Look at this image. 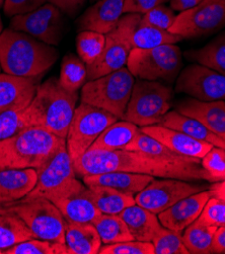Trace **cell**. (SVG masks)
I'll list each match as a JSON object with an SVG mask.
<instances>
[{"mask_svg":"<svg viewBox=\"0 0 225 254\" xmlns=\"http://www.w3.org/2000/svg\"><path fill=\"white\" fill-rule=\"evenodd\" d=\"M78 176L111 171H124L148 174L162 179L210 182V173L201 162L174 163L138 151L130 150H87L73 163Z\"/></svg>","mask_w":225,"mask_h":254,"instance_id":"1","label":"cell"},{"mask_svg":"<svg viewBox=\"0 0 225 254\" xmlns=\"http://www.w3.org/2000/svg\"><path fill=\"white\" fill-rule=\"evenodd\" d=\"M57 50L22 32L7 29L0 35V65L4 73L37 78L51 68Z\"/></svg>","mask_w":225,"mask_h":254,"instance_id":"2","label":"cell"},{"mask_svg":"<svg viewBox=\"0 0 225 254\" xmlns=\"http://www.w3.org/2000/svg\"><path fill=\"white\" fill-rule=\"evenodd\" d=\"M64 145H66L65 139L40 127H30L0 141V170L38 169Z\"/></svg>","mask_w":225,"mask_h":254,"instance_id":"3","label":"cell"},{"mask_svg":"<svg viewBox=\"0 0 225 254\" xmlns=\"http://www.w3.org/2000/svg\"><path fill=\"white\" fill-rule=\"evenodd\" d=\"M78 98V91L65 90L58 79L46 80L38 86L36 95L28 107L33 117L34 127H40L66 140Z\"/></svg>","mask_w":225,"mask_h":254,"instance_id":"4","label":"cell"},{"mask_svg":"<svg viewBox=\"0 0 225 254\" xmlns=\"http://www.w3.org/2000/svg\"><path fill=\"white\" fill-rule=\"evenodd\" d=\"M134 83V76L124 67L85 82L81 88L80 100L82 104L102 109L122 120Z\"/></svg>","mask_w":225,"mask_h":254,"instance_id":"5","label":"cell"},{"mask_svg":"<svg viewBox=\"0 0 225 254\" xmlns=\"http://www.w3.org/2000/svg\"><path fill=\"white\" fill-rule=\"evenodd\" d=\"M127 69L134 77L148 81L174 82L183 66L182 51L176 44L150 49L133 48L127 60Z\"/></svg>","mask_w":225,"mask_h":254,"instance_id":"6","label":"cell"},{"mask_svg":"<svg viewBox=\"0 0 225 254\" xmlns=\"http://www.w3.org/2000/svg\"><path fill=\"white\" fill-rule=\"evenodd\" d=\"M171 88L158 82L135 81L126 112L122 120L138 127L158 125L171 108Z\"/></svg>","mask_w":225,"mask_h":254,"instance_id":"7","label":"cell"},{"mask_svg":"<svg viewBox=\"0 0 225 254\" xmlns=\"http://www.w3.org/2000/svg\"><path fill=\"white\" fill-rule=\"evenodd\" d=\"M4 206L24 221L35 238L65 244L66 220L52 201L45 197L22 198Z\"/></svg>","mask_w":225,"mask_h":254,"instance_id":"8","label":"cell"},{"mask_svg":"<svg viewBox=\"0 0 225 254\" xmlns=\"http://www.w3.org/2000/svg\"><path fill=\"white\" fill-rule=\"evenodd\" d=\"M141 20V14L122 15L116 28L106 35L103 52L91 65L87 66V79L94 80L115 72L127 64L132 47V35Z\"/></svg>","mask_w":225,"mask_h":254,"instance_id":"9","label":"cell"},{"mask_svg":"<svg viewBox=\"0 0 225 254\" xmlns=\"http://www.w3.org/2000/svg\"><path fill=\"white\" fill-rule=\"evenodd\" d=\"M119 121L114 115L86 104H80L74 111L67 137L66 147L74 163L91 147L109 126Z\"/></svg>","mask_w":225,"mask_h":254,"instance_id":"10","label":"cell"},{"mask_svg":"<svg viewBox=\"0 0 225 254\" xmlns=\"http://www.w3.org/2000/svg\"><path fill=\"white\" fill-rule=\"evenodd\" d=\"M225 25V0H203L197 6L180 12L168 30L183 39L215 33Z\"/></svg>","mask_w":225,"mask_h":254,"instance_id":"11","label":"cell"},{"mask_svg":"<svg viewBox=\"0 0 225 254\" xmlns=\"http://www.w3.org/2000/svg\"><path fill=\"white\" fill-rule=\"evenodd\" d=\"M45 198L52 201L69 222L92 223L102 214L94 205L88 187L76 177L48 193Z\"/></svg>","mask_w":225,"mask_h":254,"instance_id":"12","label":"cell"},{"mask_svg":"<svg viewBox=\"0 0 225 254\" xmlns=\"http://www.w3.org/2000/svg\"><path fill=\"white\" fill-rule=\"evenodd\" d=\"M205 188V186L189 184L187 181L178 179L153 180L135 194L134 198L136 205L158 215L179 200L203 191Z\"/></svg>","mask_w":225,"mask_h":254,"instance_id":"13","label":"cell"},{"mask_svg":"<svg viewBox=\"0 0 225 254\" xmlns=\"http://www.w3.org/2000/svg\"><path fill=\"white\" fill-rule=\"evenodd\" d=\"M62 12L51 3H46L37 10L13 16L10 29L26 33L48 45H58L62 39Z\"/></svg>","mask_w":225,"mask_h":254,"instance_id":"14","label":"cell"},{"mask_svg":"<svg viewBox=\"0 0 225 254\" xmlns=\"http://www.w3.org/2000/svg\"><path fill=\"white\" fill-rule=\"evenodd\" d=\"M176 91L202 101L225 100V75L192 64L180 73Z\"/></svg>","mask_w":225,"mask_h":254,"instance_id":"15","label":"cell"},{"mask_svg":"<svg viewBox=\"0 0 225 254\" xmlns=\"http://www.w3.org/2000/svg\"><path fill=\"white\" fill-rule=\"evenodd\" d=\"M36 170L38 182L33 190L23 197L24 199L45 197L48 193L60 189L76 176L66 145L61 147L51 159Z\"/></svg>","mask_w":225,"mask_h":254,"instance_id":"16","label":"cell"},{"mask_svg":"<svg viewBox=\"0 0 225 254\" xmlns=\"http://www.w3.org/2000/svg\"><path fill=\"white\" fill-rule=\"evenodd\" d=\"M140 131L154 138L171 151L183 156L202 159L213 147L210 143L196 140L180 131L172 130L160 125L140 127Z\"/></svg>","mask_w":225,"mask_h":254,"instance_id":"17","label":"cell"},{"mask_svg":"<svg viewBox=\"0 0 225 254\" xmlns=\"http://www.w3.org/2000/svg\"><path fill=\"white\" fill-rule=\"evenodd\" d=\"M37 88L36 78L0 73V113L27 109L36 95Z\"/></svg>","mask_w":225,"mask_h":254,"instance_id":"18","label":"cell"},{"mask_svg":"<svg viewBox=\"0 0 225 254\" xmlns=\"http://www.w3.org/2000/svg\"><path fill=\"white\" fill-rule=\"evenodd\" d=\"M210 197L209 190L189 195L158 214V219L163 227L182 233L198 219Z\"/></svg>","mask_w":225,"mask_h":254,"instance_id":"19","label":"cell"},{"mask_svg":"<svg viewBox=\"0 0 225 254\" xmlns=\"http://www.w3.org/2000/svg\"><path fill=\"white\" fill-rule=\"evenodd\" d=\"M176 111L199 121L213 134L225 140V100L202 101L187 98L180 101Z\"/></svg>","mask_w":225,"mask_h":254,"instance_id":"20","label":"cell"},{"mask_svg":"<svg viewBox=\"0 0 225 254\" xmlns=\"http://www.w3.org/2000/svg\"><path fill=\"white\" fill-rule=\"evenodd\" d=\"M125 0H98L78 19L79 32L92 31L107 35L113 31L123 13Z\"/></svg>","mask_w":225,"mask_h":254,"instance_id":"21","label":"cell"},{"mask_svg":"<svg viewBox=\"0 0 225 254\" xmlns=\"http://www.w3.org/2000/svg\"><path fill=\"white\" fill-rule=\"evenodd\" d=\"M82 179L84 185L87 187H109L128 195L135 196V194L141 191L149 183L154 180V176L124 171H111L84 175Z\"/></svg>","mask_w":225,"mask_h":254,"instance_id":"22","label":"cell"},{"mask_svg":"<svg viewBox=\"0 0 225 254\" xmlns=\"http://www.w3.org/2000/svg\"><path fill=\"white\" fill-rule=\"evenodd\" d=\"M65 244L68 254H97L103 242L92 223L66 221Z\"/></svg>","mask_w":225,"mask_h":254,"instance_id":"23","label":"cell"},{"mask_svg":"<svg viewBox=\"0 0 225 254\" xmlns=\"http://www.w3.org/2000/svg\"><path fill=\"white\" fill-rule=\"evenodd\" d=\"M38 182L35 168L0 170V197L16 201L27 196Z\"/></svg>","mask_w":225,"mask_h":254,"instance_id":"24","label":"cell"},{"mask_svg":"<svg viewBox=\"0 0 225 254\" xmlns=\"http://www.w3.org/2000/svg\"><path fill=\"white\" fill-rule=\"evenodd\" d=\"M119 216L126 223L134 240L152 242L163 227L156 214L136 204L125 209Z\"/></svg>","mask_w":225,"mask_h":254,"instance_id":"25","label":"cell"},{"mask_svg":"<svg viewBox=\"0 0 225 254\" xmlns=\"http://www.w3.org/2000/svg\"><path fill=\"white\" fill-rule=\"evenodd\" d=\"M158 125L166 127V128H169L172 130L180 131L190 136L191 138L210 143L215 147H219L225 150L224 139L213 134L199 121L193 118H190L188 116H185L176 110L168 111Z\"/></svg>","mask_w":225,"mask_h":254,"instance_id":"26","label":"cell"},{"mask_svg":"<svg viewBox=\"0 0 225 254\" xmlns=\"http://www.w3.org/2000/svg\"><path fill=\"white\" fill-rule=\"evenodd\" d=\"M139 133L137 125L124 120L117 121L98 136L88 150H124Z\"/></svg>","mask_w":225,"mask_h":254,"instance_id":"27","label":"cell"},{"mask_svg":"<svg viewBox=\"0 0 225 254\" xmlns=\"http://www.w3.org/2000/svg\"><path fill=\"white\" fill-rule=\"evenodd\" d=\"M35 238L30 228L15 213L0 208V250H6L20 242Z\"/></svg>","mask_w":225,"mask_h":254,"instance_id":"28","label":"cell"},{"mask_svg":"<svg viewBox=\"0 0 225 254\" xmlns=\"http://www.w3.org/2000/svg\"><path fill=\"white\" fill-rule=\"evenodd\" d=\"M88 189L94 205L102 214L120 215L125 209L136 204L134 196L121 192L113 188L90 186Z\"/></svg>","mask_w":225,"mask_h":254,"instance_id":"29","label":"cell"},{"mask_svg":"<svg viewBox=\"0 0 225 254\" xmlns=\"http://www.w3.org/2000/svg\"><path fill=\"white\" fill-rule=\"evenodd\" d=\"M124 150L138 151L142 153L155 156L174 163H189V162H201V159L183 156L171 151L165 145L150 137L140 131V133L132 140V142Z\"/></svg>","mask_w":225,"mask_h":254,"instance_id":"30","label":"cell"},{"mask_svg":"<svg viewBox=\"0 0 225 254\" xmlns=\"http://www.w3.org/2000/svg\"><path fill=\"white\" fill-rule=\"evenodd\" d=\"M187 56L200 65L225 75V33L217 36L203 48L190 51Z\"/></svg>","mask_w":225,"mask_h":254,"instance_id":"31","label":"cell"},{"mask_svg":"<svg viewBox=\"0 0 225 254\" xmlns=\"http://www.w3.org/2000/svg\"><path fill=\"white\" fill-rule=\"evenodd\" d=\"M87 79V66L74 54H67L61 62L59 84L65 90L77 92L85 84Z\"/></svg>","mask_w":225,"mask_h":254,"instance_id":"32","label":"cell"},{"mask_svg":"<svg viewBox=\"0 0 225 254\" xmlns=\"http://www.w3.org/2000/svg\"><path fill=\"white\" fill-rule=\"evenodd\" d=\"M92 224L96 228L104 244L134 240L126 223L119 215L101 214Z\"/></svg>","mask_w":225,"mask_h":254,"instance_id":"33","label":"cell"},{"mask_svg":"<svg viewBox=\"0 0 225 254\" xmlns=\"http://www.w3.org/2000/svg\"><path fill=\"white\" fill-rule=\"evenodd\" d=\"M184 40L182 37L171 34L141 22L132 35V47L136 49H150L167 44H177Z\"/></svg>","mask_w":225,"mask_h":254,"instance_id":"34","label":"cell"},{"mask_svg":"<svg viewBox=\"0 0 225 254\" xmlns=\"http://www.w3.org/2000/svg\"><path fill=\"white\" fill-rule=\"evenodd\" d=\"M217 227L201 226L195 223L186 228L183 241L190 253L208 254L210 253L212 239Z\"/></svg>","mask_w":225,"mask_h":254,"instance_id":"35","label":"cell"},{"mask_svg":"<svg viewBox=\"0 0 225 254\" xmlns=\"http://www.w3.org/2000/svg\"><path fill=\"white\" fill-rule=\"evenodd\" d=\"M105 44L106 35L92 31H81L76 38L78 56L86 66H89L101 56Z\"/></svg>","mask_w":225,"mask_h":254,"instance_id":"36","label":"cell"},{"mask_svg":"<svg viewBox=\"0 0 225 254\" xmlns=\"http://www.w3.org/2000/svg\"><path fill=\"white\" fill-rule=\"evenodd\" d=\"M30 127H34V121L29 108L0 113V141L14 136Z\"/></svg>","mask_w":225,"mask_h":254,"instance_id":"37","label":"cell"},{"mask_svg":"<svg viewBox=\"0 0 225 254\" xmlns=\"http://www.w3.org/2000/svg\"><path fill=\"white\" fill-rule=\"evenodd\" d=\"M3 254H68V250L64 243L33 238L4 250Z\"/></svg>","mask_w":225,"mask_h":254,"instance_id":"38","label":"cell"},{"mask_svg":"<svg viewBox=\"0 0 225 254\" xmlns=\"http://www.w3.org/2000/svg\"><path fill=\"white\" fill-rule=\"evenodd\" d=\"M154 254H189L180 232L162 227L152 241Z\"/></svg>","mask_w":225,"mask_h":254,"instance_id":"39","label":"cell"},{"mask_svg":"<svg viewBox=\"0 0 225 254\" xmlns=\"http://www.w3.org/2000/svg\"><path fill=\"white\" fill-rule=\"evenodd\" d=\"M194 223L201 226L225 227V201L211 196Z\"/></svg>","mask_w":225,"mask_h":254,"instance_id":"40","label":"cell"},{"mask_svg":"<svg viewBox=\"0 0 225 254\" xmlns=\"http://www.w3.org/2000/svg\"><path fill=\"white\" fill-rule=\"evenodd\" d=\"M101 254H154L152 242L129 240L113 244H106L99 249Z\"/></svg>","mask_w":225,"mask_h":254,"instance_id":"41","label":"cell"},{"mask_svg":"<svg viewBox=\"0 0 225 254\" xmlns=\"http://www.w3.org/2000/svg\"><path fill=\"white\" fill-rule=\"evenodd\" d=\"M176 13L171 7L164 4L159 5L150 11L141 15V22L151 25V27L168 31L176 20Z\"/></svg>","mask_w":225,"mask_h":254,"instance_id":"42","label":"cell"},{"mask_svg":"<svg viewBox=\"0 0 225 254\" xmlns=\"http://www.w3.org/2000/svg\"><path fill=\"white\" fill-rule=\"evenodd\" d=\"M201 164L211 175L210 183H216L217 177L225 170V150L213 146L201 159Z\"/></svg>","mask_w":225,"mask_h":254,"instance_id":"43","label":"cell"},{"mask_svg":"<svg viewBox=\"0 0 225 254\" xmlns=\"http://www.w3.org/2000/svg\"><path fill=\"white\" fill-rule=\"evenodd\" d=\"M47 1L48 0H4L3 9L7 16L13 17L31 13L46 4Z\"/></svg>","mask_w":225,"mask_h":254,"instance_id":"44","label":"cell"},{"mask_svg":"<svg viewBox=\"0 0 225 254\" xmlns=\"http://www.w3.org/2000/svg\"><path fill=\"white\" fill-rule=\"evenodd\" d=\"M167 2H169V0H125L123 13H137L142 15Z\"/></svg>","mask_w":225,"mask_h":254,"instance_id":"45","label":"cell"},{"mask_svg":"<svg viewBox=\"0 0 225 254\" xmlns=\"http://www.w3.org/2000/svg\"><path fill=\"white\" fill-rule=\"evenodd\" d=\"M48 2L56 6L61 12L73 17L84 6L86 0H48Z\"/></svg>","mask_w":225,"mask_h":254,"instance_id":"46","label":"cell"},{"mask_svg":"<svg viewBox=\"0 0 225 254\" xmlns=\"http://www.w3.org/2000/svg\"><path fill=\"white\" fill-rule=\"evenodd\" d=\"M210 253L225 254V227H218L211 244Z\"/></svg>","mask_w":225,"mask_h":254,"instance_id":"47","label":"cell"},{"mask_svg":"<svg viewBox=\"0 0 225 254\" xmlns=\"http://www.w3.org/2000/svg\"><path fill=\"white\" fill-rule=\"evenodd\" d=\"M203 0H169L170 7L174 11L183 12L185 10L191 9L198 4H200Z\"/></svg>","mask_w":225,"mask_h":254,"instance_id":"48","label":"cell"},{"mask_svg":"<svg viewBox=\"0 0 225 254\" xmlns=\"http://www.w3.org/2000/svg\"><path fill=\"white\" fill-rule=\"evenodd\" d=\"M209 192L211 196L225 201V181L214 183L209 187Z\"/></svg>","mask_w":225,"mask_h":254,"instance_id":"49","label":"cell"},{"mask_svg":"<svg viewBox=\"0 0 225 254\" xmlns=\"http://www.w3.org/2000/svg\"><path fill=\"white\" fill-rule=\"evenodd\" d=\"M224 181H225V170L223 171V173H222L221 175H219V176L217 177L216 183H218V182H224Z\"/></svg>","mask_w":225,"mask_h":254,"instance_id":"50","label":"cell"},{"mask_svg":"<svg viewBox=\"0 0 225 254\" xmlns=\"http://www.w3.org/2000/svg\"><path fill=\"white\" fill-rule=\"evenodd\" d=\"M7 202H10V201H8V200H6V199H4V198L0 197V208H2L5 204H7Z\"/></svg>","mask_w":225,"mask_h":254,"instance_id":"51","label":"cell"},{"mask_svg":"<svg viewBox=\"0 0 225 254\" xmlns=\"http://www.w3.org/2000/svg\"><path fill=\"white\" fill-rule=\"evenodd\" d=\"M3 32V24H2V20H1V17H0V35L2 34Z\"/></svg>","mask_w":225,"mask_h":254,"instance_id":"52","label":"cell"},{"mask_svg":"<svg viewBox=\"0 0 225 254\" xmlns=\"http://www.w3.org/2000/svg\"><path fill=\"white\" fill-rule=\"evenodd\" d=\"M3 3H4V0H0V7L3 5Z\"/></svg>","mask_w":225,"mask_h":254,"instance_id":"53","label":"cell"},{"mask_svg":"<svg viewBox=\"0 0 225 254\" xmlns=\"http://www.w3.org/2000/svg\"><path fill=\"white\" fill-rule=\"evenodd\" d=\"M89 1H90L91 3H95L96 1H98V0H89Z\"/></svg>","mask_w":225,"mask_h":254,"instance_id":"54","label":"cell"},{"mask_svg":"<svg viewBox=\"0 0 225 254\" xmlns=\"http://www.w3.org/2000/svg\"><path fill=\"white\" fill-rule=\"evenodd\" d=\"M0 254H3V251H2V250H0Z\"/></svg>","mask_w":225,"mask_h":254,"instance_id":"55","label":"cell"},{"mask_svg":"<svg viewBox=\"0 0 225 254\" xmlns=\"http://www.w3.org/2000/svg\"><path fill=\"white\" fill-rule=\"evenodd\" d=\"M1 70H2V69H1V65H0V72H1Z\"/></svg>","mask_w":225,"mask_h":254,"instance_id":"56","label":"cell"}]
</instances>
